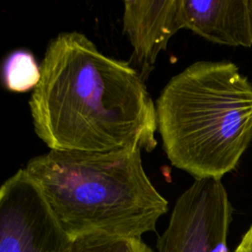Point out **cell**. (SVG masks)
Listing matches in <instances>:
<instances>
[{"mask_svg": "<svg viewBox=\"0 0 252 252\" xmlns=\"http://www.w3.org/2000/svg\"><path fill=\"white\" fill-rule=\"evenodd\" d=\"M29 106L36 136L54 151H153L156 104L138 70L101 53L79 32L51 39Z\"/></svg>", "mask_w": 252, "mask_h": 252, "instance_id": "cell-1", "label": "cell"}, {"mask_svg": "<svg viewBox=\"0 0 252 252\" xmlns=\"http://www.w3.org/2000/svg\"><path fill=\"white\" fill-rule=\"evenodd\" d=\"M25 169L72 237L105 233L140 237L156 231L167 200L147 176L141 150L54 151L32 158Z\"/></svg>", "mask_w": 252, "mask_h": 252, "instance_id": "cell-2", "label": "cell"}, {"mask_svg": "<svg viewBox=\"0 0 252 252\" xmlns=\"http://www.w3.org/2000/svg\"><path fill=\"white\" fill-rule=\"evenodd\" d=\"M156 104L170 163L196 179H221L252 141V85L229 61H197L173 76Z\"/></svg>", "mask_w": 252, "mask_h": 252, "instance_id": "cell-3", "label": "cell"}, {"mask_svg": "<svg viewBox=\"0 0 252 252\" xmlns=\"http://www.w3.org/2000/svg\"><path fill=\"white\" fill-rule=\"evenodd\" d=\"M232 212L220 179H196L176 200L158 252H229Z\"/></svg>", "mask_w": 252, "mask_h": 252, "instance_id": "cell-4", "label": "cell"}, {"mask_svg": "<svg viewBox=\"0 0 252 252\" xmlns=\"http://www.w3.org/2000/svg\"><path fill=\"white\" fill-rule=\"evenodd\" d=\"M72 246L38 186L20 168L0 188V252H71Z\"/></svg>", "mask_w": 252, "mask_h": 252, "instance_id": "cell-5", "label": "cell"}, {"mask_svg": "<svg viewBox=\"0 0 252 252\" xmlns=\"http://www.w3.org/2000/svg\"><path fill=\"white\" fill-rule=\"evenodd\" d=\"M123 31L133 48L132 60L145 82L160 51L182 28L179 0H126Z\"/></svg>", "mask_w": 252, "mask_h": 252, "instance_id": "cell-6", "label": "cell"}, {"mask_svg": "<svg viewBox=\"0 0 252 252\" xmlns=\"http://www.w3.org/2000/svg\"><path fill=\"white\" fill-rule=\"evenodd\" d=\"M183 29L221 45H252L248 0H179Z\"/></svg>", "mask_w": 252, "mask_h": 252, "instance_id": "cell-7", "label": "cell"}, {"mask_svg": "<svg viewBox=\"0 0 252 252\" xmlns=\"http://www.w3.org/2000/svg\"><path fill=\"white\" fill-rule=\"evenodd\" d=\"M41 77L40 64L32 53L27 50H16L6 59L3 67V81L7 90L24 93L37 86Z\"/></svg>", "mask_w": 252, "mask_h": 252, "instance_id": "cell-8", "label": "cell"}, {"mask_svg": "<svg viewBox=\"0 0 252 252\" xmlns=\"http://www.w3.org/2000/svg\"><path fill=\"white\" fill-rule=\"evenodd\" d=\"M71 252H154L140 237L89 233L73 238Z\"/></svg>", "mask_w": 252, "mask_h": 252, "instance_id": "cell-9", "label": "cell"}, {"mask_svg": "<svg viewBox=\"0 0 252 252\" xmlns=\"http://www.w3.org/2000/svg\"><path fill=\"white\" fill-rule=\"evenodd\" d=\"M232 252H252V224L244 232L239 243Z\"/></svg>", "mask_w": 252, "mask_h": 252, "instance_id": "cell-10", "label": "cell"}, {"mask_svg": "<svg viewBox=\"0 0 252 252\" xmlns=\"http://www.w3.org/2000/svg\"><path fill=\"white\" fill-rule=\"evenodd\" d=\"M248 4H249V8H250L251 15H252V0H248Z\"/></svg>", "mask_w": 252, "mask_h": 252, "instance_id": "cell-11", "label": "cell"}]
</instances>
